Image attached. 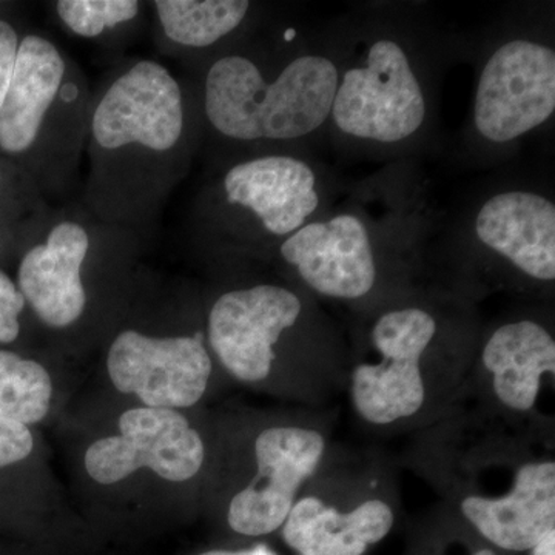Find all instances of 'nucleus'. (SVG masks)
<instances>
[{"mask_svg": "<svg viewBox=\"0 0 555 555\" xmlns=\"http://www.w3.org/2000/svg\"><path fill=\"white\" fill-rule=\"evenodd\" d=\"M203 147L195 80L150 57L119 61L91 91L80 203L94 217L144 233Z\"/></svg>", "mask_w": 555, "mask_h": 555, "instance_id": "1", "label": "nucleus"}, {"mask_svg": "<svg viewBox=\"0 0 555 555\" xmlns=\"http://www.w3.org/2000/svg\"><path fill=\"white\" fill-rule=\"evenodd\" d=\"M195 80L203 139L248 149L247 156L278 153L331 118L339 72L323 54H299L273 69L261 54L236 46L208 62ZM246 156V158H247Z\"/></svg>", "mask_w": 555, "mask_h": 555, "instance_id": "2", "label": "nucleus"}, {"mask_svg": "<svg viewBox=\"0 0 555 555\" xmlns=\"http://www.w3.org/2000/svg\"><path fill=\"white\" fill-rule=\"evenodd\" d=\"M91 91L82 67L56 40L42 33L22 36L0 107V153L51 204L68 199L78 185Z\"/></svg>", "mask_w": 555, "mask_h": 555, "instance_id": "3", "label": "nucleus"}, {"mask_svg": "<svg viewBox=\"0 0 555 555\" xmlns=\"http://www.w3.org/2000/svg\"><path fill=\"white\" fill-rule=\"evenodd\" d=\"M320 201L315 170L298 156L230 160L199 190L190 235L214 254L264 255L308 224Z\"/></svg>", "mask_w": 555, "mask_h": 555, "instance_id": "4", "label": "nucleus"}, {"mask_svg": "<svg viewBox=\"0 0 555 555\" xmlns=\"http://www.w3.org/2000/svg\"><path fill=\"white\" fill-rule=\"evenodd\" d=\"M141 243V233L102 221L79 199L67 201L22 251L17 288L43 326L78 327L90 313L93 278L130 269Z\"/></svg>", "mask_w": 555, "mask_h": 555, "instance_id": "5", "label": "nucleus"}, {"mask_svg": "<svg viewBox=\"0 0 555 555\" xmlns=\"http://www.w3.org/2000/svg\"><path fill=\"white\" fill-rule=\"evenodd\" d=\"M426 113L425 90L406 49L379 38L339 75L328 119L347 137L398 144L422 129Z\"/></svg>", "mask_w": 555, "mask_h": 555, "instance_id": "6", "label": "nucleus"}, {"mask_svg": "<svg viewBox=\"0 0 555 555\" xmlns=\"http://www.w3.org/2000/svg\"><path fill=\"white\" fill-rule=\"evenodd\" d=\"M433 313L415 306L387 310L375 321L371 345L377 361L358 364L350 378L357 414L374 426H389L418 414L426 400L423 358L437 337Z\"/></svg>", "mask_w": 555, "mask_h": 555, "instance_id": "7", "label": "nucleus"}, {"mask_svg": "<svg viewBox=\"0 0 555 555\" xmlns=\"http://www.w3.org/2000/svg\"><path fill=\"white\" fill-rule=\"evenodd\" d=\"M555 112V51L534 39L506 40L486 61L474 101L481 138L507 144L539 129Z\"/></svg>", "mask_w": 555, "mask_h": 555, "instance_id": "8", "label": "nucleus"}, {"mask_svg": "<svg viewBox=\"0 0 555 555\" xmlns=\"http://www.w3.org/2000/svg\"><path fill=\"white\" fill-rule=\"evenodd\" d=\"M203 331L150 334L126 326L113 335L107 371L116 389L133 393L145 408L178 409L198 403L211 375Z\"/></svg>", "mask_w": 555, "mask_h": 555, "instance_id": "9", "label": "nucleus"}, {"mask_svg": "<svg viewBox=\"0 0 555 555\" xmlns=\"http://www.w3.org/2000/svg\"><path fill=\"white\" fill-rule=\"evenodd\" d=\"M302 313L301 298L278 284L232 288L207 313V341L219 363L240 382L269 377L281 337Z\"/></svg>", "mask_w": 555, "mask_h": 555, "instance_id": "10", "label": "nucleus"}, {"mask_svg": "<svg viewBox=\"0 0 555 555\" xmlns=\"http://www.w3.org/2000/svg\"><path fill=\"white\" fill-rule=\"evenodd\" d=\"M119 430L87 451L86 469L98 483H118L142 467L169 481H185L203 466V438L173 409H130L120 415Z\"/></svg>", "mask_w": 555, "mask_h": 555, "instance_id": "11", "label": "nucleus"}, {"mask_svg": "<svg viewBox=\"0 0 555 555\" xmlns=\"http://www.w3.org/2000/svg\"><path fill=\"white\" fill-rule=\"evenodd\" d=\"M324 451L326 440L315 429L284 426L262 430L255 443L258 474L230 502V528L250 537L281 528Z\"/></svg>", "mask_w": 555, "mask_h": 555, "instance_id": "12", "label": "nucleus"}, {"mask_svg": "<svg viewBox=\"0 0 555 555\" xmlns=\"http://www.w3.org/2000/svg\"><path fill=\"white\" fill-rule=\"evenodd\" d=\"M278 257L323 297L356 301L375 287L374 241L363 218L350 211L317 219L287 236Z\"/></svg>", "mask_w": 555, "mask_h": 555, "instance_id": "13", "label": "nucleus"}, {"mask_svg": "<svg viewBox=\"0 0 555 555\" xmlns=\"http://www.w3.org/2000/svg\"><path fill=\"white\" fill-rule=\"evenodd\" d=\"M478 243L531 280H555V206L529 190H507L478 208Z\"/></svg>", "mask_w": 555, "mask_h": 555, "instance_id": "14", "label": "nucleus"}, {"mask_svg": "<svg viewBox=\"0 0 555 555\" xmlns=\"http://www.w3.org/2000/svg\"><path fill=\"white\" fill-rule=\"evenodd\" d=\"M463 516L488 542L506 551L534 550L555 531V463H525L500 496L467 495Z\"/></svg>", "mask_w": 555, "mask_h": 555, "instance_id": "15", "label": "nucleus"}, {"mask_svg": "<svg viewBox=\"0 0 555 555\" xmlns=\"http://www.w3.org/2000/svg\"><path fill=\"white\" fill-rule=\"evenodd\" d=\"M156 49L199 73L208 62L238 46L255 5L248 0H153Z\"/></svg>", "mask_w": 555, "mask_h": 555, "instance_id": "16", "label": "nucleus"}, {"mask_svg": "<svg viewBox=\"0 0 555 555\" xmlns=\"http://www.w3.org/2000/svg\"><path fill=\"white\" fill-rule=\"evenodd\" d=\"M393 526V511L379 499L366 500L349 513L305 496L283 525L284 540L301 555H363Z\"/></svg>", "mask_w": 555, "mask_h": 555, "instance_id": "17", "label": "nucleus"}, {"mask_svg": "<svg viewBox=\"0 0 555 555\" xmlns=\"http://www.w3.org/2000/svg\"><path fill=\"white\" fill-rule=\"evenodd\" d=\"M481 360L491 374L496 400L525 414L535 406L543 377L554 378V337L537 321H511L489 335Z\"/></svg>", "mask_w": 555, "mask_h": 555, "instance_id": "18", "label": "nucleus"}, {"mask_svg": "<svg viewBox=\"0 0 555 555\" xmlns=\"http://www.w3.org/2000/svg\"><path fill=\"white\" fill-rule=\"evenodd\" d=\"M50 10L62 30L102 47L129 42L149 20L139 0H57Z\"/></svg>", "mask_w": 555, "mask_h": 555, "instance_id": "19", "label": "nucleus"}, {"mask_svg": "<svg viewBox=\"0 0 555 555\" xmlns=\"http://www.w3.org/2000/svg\"><path fill=\"white\" fill-rule=\"evenodd\" d=\"M51 378L35 360L0 349V416L22 425H35L49 414Z\"/></svg>", "mask_w": 555, "mask_h": 555, "instance_id": "20", "label": "nucleus"}, {"mask_svg": "<svg viewBox=\"0 0 555 555\" xmlns=\"http://www.w3.org/2000/svg\"><path fill=\"white\" fill-rule=\"evenodd\" d=\"M27 305L17 284L0 270V345H10L21 335V315Z\"/></svg>", "mask_w": 555, "mask_h": 555, "instance_id": "21", "label": "nucleus"}, {"mask_svg": "<svg viewBox=\"0 0 555 555\" xmlns=\"http://www.w3.org/2000/svg\"><path fill=\"white\" fill-rule=\"evenodd\" d=\"M33 451V436L28 426L0 416V469L16 465Z\"/></svg>", "mask_w": 555, "mask_h": 555, "instance_id": "22", "label": "nucleus"}, {"mask_svg": "<svg viewBox=\"0 0 555 555\" xmlns=\"http://www.w3.org/2000/svg\"><path fill=\"white\" fill-rule=\"evenodd\" d=\"M22 36L13 22L0 16V107L13 79Z\"/></svg>", "mask_w": 555, "mask_h": 555, "instance_id": "23", "label": "nucleus"}, {"mask_svg": "<svg viewBox=\"0 0 555 555\" xmlns=\"http://www.w3.org/2000/svg\"><path fill=\"white\" fill-rule=\"evenodd\" d=\"M7 164L0 163V198H2L5 193H9L14 185L20 184L22 179L28 177L24 170L20 169V167L14 166L11 169L10 175L5 173ZM3 241L0 238V251H2Z\"/></svg>", "mask_w": 555, "mask_h": 555, "instance_id": "24", "label": "nucleus"}, {"mask_svg": "<svg viewBox=\"0 0 555 555\" xmlns=\"http://www.w3.org/2000/svg\"><path fill=\"white\" fill-rule=\"evenodd\" d=\"M532 555H555V531L547 534L545 539L532 550Z\"/></svg>", "mask_w": 555, "mask_h": 555, "instance_id": "25", "label": "nucleus"}, {"mask_svg": "<svg viewBox=\"0 0 555 555\" xmlns=\"http://www.w3.org/2000/svg\"><path fill=\"white\" fill-rule=\"evenodd\" d=\"M250 555H275L272 553V551L269 550V547L266 546H257L255 550L250 551Z\"/></svg>", "mask_w": 555, "mask_h": 555, "instance_id": "26", "label": "nucleus"}, {"mask_svg": "<svg viewBox=\"0 0 555 555\" xmlns=\"http://www.w3.org/2000/svg\"><path fill=\"white\" fill-rule=\"evenodd\" d=\"M201 555H250V551H244V553H229V551H210V553H204Z\"/></svg>", "mask_w": 555, "mask_h": 555, "instance_id": "27", "label": "nucleus"}, {"mask_svg": "<svg viewBox=\"0 0 555 555\" xmlns=\"http://www.w3.org/2000/svg\"><path fill=\"white\" fill-rule=\"evenodd\" d=\"M474 555H495V554L492 553V551H489V550H481V551H478V553H476Z\"/></svg>", "mask_w": 555, "mask_h": 555, "instance_id": "28", "label": "nucleus"}]
</instances>
